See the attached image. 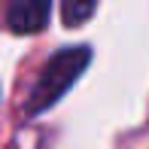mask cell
Instances as JSON below:
<instances>
[{"label":"cell","mask_w":149,"mask_h":149,"mask_svg":"<svg viewBox=\"0 0 149 149\" xmlns=\"http://www.w3.org/2000/svg\"><path fill=\"white\" fill-rule=\"evenodd\" d=\"M88 64H91V49H88V46H67V49L55 52V55L46 61V67H43V73H40L37 85L31 88L28 113L37 116V113L55 107L58 100L64 97V91L85 73Z\"/></svg>","instance_id":"obj_1"},{"label":"cell","mask_w":149,"mask_h":149,"mask_svg":"<svg viewBox=\"0 0 149 149\" xmlns=\"http://www.w3.org/2000/svg\"><path fill=\"white\" fill-rule=\"evenodd\" d=\"M52 12V0H9L6 24L12 33H37L46 28Z\"/></svg>","instance_id":"obj_2"},{"label":"cell","mask_w":149,"mask_h":149,"mask_svg":"<svg viewBox=\"0 0 149 149\" xmlns=\"http://www.w3.org/2000/svg\"><path fill=\"white\" fill-rule=\"evenodd\" d=\"M94 0H61V18L67 28H79L91 18Z\"/></svg>","instance_id":"obj_3"}]
</instances>
